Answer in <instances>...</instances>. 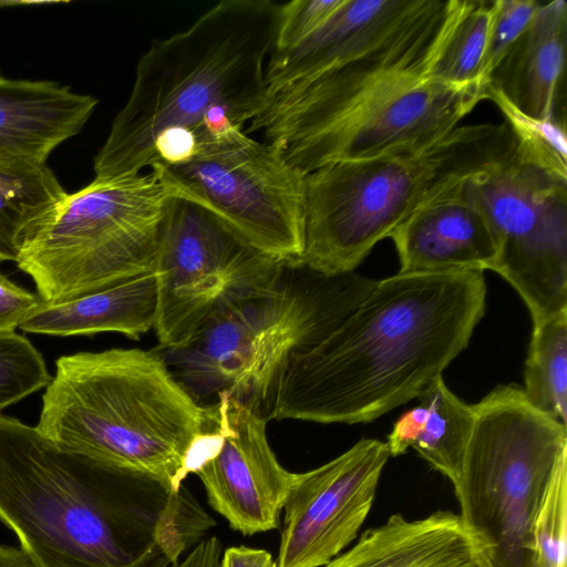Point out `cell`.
I'll return each instance as SVG.
<instances>
[{
	"label": "cell",
	"instance_id": "6da1fadb",
	"mask_svg": "<svg viewBox=\"0 0 567 567\" xmlns=\"http://www.w3.org/2000/svg\"><path fill=\"white\" fill-rule=\"evenodd\" d=\"M486 290L478 269L378 280L334 330L289 355L268 419L368 423L416 399L468 346Z\"/></svg>",
	"mask_w": 567,
	"mask_h": 567
},
{
	"label": "cell",
	"instance_id": "7a4b0ae2",
	"mask_svg": "<svg viewBox=\"0 0 567 567\" xmlns=\"http://www.w3.org/2000/svg\"><path fill=\"white\" fill-rule=\"evenodd\" d=\"M0 520L32 567H171L214 519L168 492L0 413Z\"/></svg>",
	"mask_w": 567,
	"mask_h": 567
},
{
	"label": "cell",
	"instance_id": "3957f363",
	"mask_svg": "<svg viewBox=\"0 0 567 567\" xmlns=\"http://www.w3.org/2000/svg\"><path fill=\"white\" fill-rule=\"evenodd\" d=\"M279 8L271 0H223L186 30L153 41L94 157V179L174 163L198 137L254 120L269 99L265 73Z\"/></svg>",
	"mask_w": 567,
	"mask_h": 567
},
{
	"label": "cell",
	"instance_id": "277c9868",
	"mask_svg": "<svg viewBox=\"0 0 567 567\" xmlns=\"http://www.w3.org/2000/svg\"><path fill=\"white\" fill-rule=\"evenodd\" d=\"M35 429L168 492L183 487L218 440L216 405L199 404L164 355L140 348L61 355Z\"/></svg>",
	"mask_w": 567,
	"mask_h": 567
},
{
	"label": "cell",
	"instance_id": "5b68a950",
	"mask_svg": "<svg viewBox=\"0 0 567 567\" xmlns=\"http://www.w3.org/2000/svg\"><path fill=\"white\" fill-rule=\"evenodd\" d=\"M515 145L506 122L458 125L421 148L305 175L301 266L326 276L354 271L416 209L503 162Z\"/></svg>",
	"mask_w": 567,
	"mask_h": 567
},
{
	"label": "cell",
	"instance_id": "8992f818",
	"mask_svg": "<svg viewBox=\"0 0 567 567\" xmlns=\"http://www.w3.org/2000/svg\"><path fill=\"white\" fill-rule=\"evenodd\" d=\"M296 268L270 290L227 308L186 346L165 350L166 363L196 400L227 392L262 409L289 355L334 330L378 281L306 267L295 275Z\"/></svg>",
	"mask_w": 567,
	"mask_h": 567
},
{
	"label": "cell",
	"instance_id": "52a82bcc",
	"mask_svg": "<svg viewBox=\"0 0 567 567\" xmlns=\"http://www.w3.org/2000/svg\"><path fill=\"white\" fill-rule=\"evenodd\" d=\"M456 481L458 516L491 567H536L532 527L563 452L567 429L534 408L523 389L501 384L473 405Z\"/></svg>",
	"mask_w": 567,
	"mask_h": 567
},
{
	"label": "cell",
	"instance_id": "ba28073f",
	"mask_svg": "<svg viewBox=\"0 0 567 567\" xmlns=\"http://www.w3.org/2000/svg\"><path fill=\"white\" fill-rule=\"evenodd\" d=\"M171 190L151 171L69 194L17 260L44 302L114 286L154 269Z\"/></svg>",
	"mask_w": 567,
	"mask_h": 567
},
{
	"label": "cell",
	"instance_id": "9c48e42d",
	"mask_svg": "<svg viewBox=\"0 0 567 567\" xmlns=\"http://www.w3.org/2000/svg\"><path fill=\"white\" fill-rule=\"evenodd\" d=\"M151 171L212 212L254 249L301 267L305 175L272 143L229 126L196 140L184 158Z\"/></svg>",
	"mask_w": 567,
	"mask_h": 567
},
{
	"label": "cell",
	"instance_id": "30bf717a",
	"mask_svg": "<svg viewBox=\"0 0 567 567\" xmlns=\"http://www.w3.org/2000/svg\"><path fill=\"white\" fill-rule=\"evenodd\" d=\"M288 267L247 245L204 206L171 192L153 269L159 347L186 346L234 303L274 288Z\"/></svg>",
	"mask_w": 567,
	"mask_h": 567
},
{
	"label": "cell",
	"instance_id": "8fae6325",
	"mask_svg": "<svg viewBox=\"0 0 567 567\" xmlns=\"http://www.w3.org/2000/svg\"><path fill=\"white\" fill-rule=\"evenodd\" d=\"M466 0H439L370 52L269 94L245 133L260 131L287 159L399 89L430 75Z\"/></svg>",
	"mask_w": 567,
	"mask_h": 567
},
{
	"label": "cell",
	"instance_id": "7c38bea8",
	"mask_svg": "<svg viewBox=\"0 0 567 567\" xmlns=\"http://www.w3.org/2000/svg\"><path fill=\"white\" fill-rule=\"evenodd\" d=\"M462 186L493 233L491 270L518 292L533 323L567 310V179L515 145L503 162Z\"/></svg>",
	"mask_w": 567,
	"mask_h": 567
},
{
	"label": "cell",
	"instance_id": "4fadbf2b",
	"mask_svg": "<svg viewBox=\"0 0 567 567\" xmlns=\"http://www.w3.org/2000/svg\"><path fill=\"white\" fill-rule=\"evenodd\" d=\"M390 458L362 439L328 463L296 473L284 506L277 567H322L359 537Z\"/></svg>",
	"mask_w": 567,
	"mask_h": 567
},
{
	"label": "cell",
	"instance_id": "5bb4252c",
	"mask_svg": "<svg viewBox=\"0 0 567 567\" xmlns=\"http://www.w3.org/2000/svg\"><path fill=\"white\" fill-rule=\"evenodd\" d=\"M216 399L218 440L195 468L209 505L244 535L279 526L296 473L277 460L262 409L227 392Z\"/></svg>",
	"mask_w": 567,
	"mask_h": 567
},
{
	"label": "cell",
	"instance_id": "9a60e30c",
	"mask_svg": "<svg viewBox=\"0 0 567 567\" xmlns=\"http://www.w3.org/2000/svg\"><path fill=\"white\" fill-rule=\"evenodd\" d=\"M439 0H343L315 32L266 65L268 95L295 81L359 58L430 12Z\"/></svg>",
	"mask_w": 567,
	"mask_h": 567
},
{
	"label": "cell",
	"instance_id": "2e32d148",
	"mask_svg": "<svg viewBox=\"0 0 567 567\" xmlns=\"http://www.w3.org/2000/svg\"><path fill=\"white\" fill-rule=\"evenodd\" d=\"M462 185L423 205L392 231L399 272L492 269L493 233Z\"/></svg>",
	"mask_w": 567,
	"mask_h": 567
},
{
	"label": "cell",
	"instance_id": "e0dca14e",
	"mask_svg": "<svg viewBox=\"0 0 567 567\" xmlns=\"http://www.w3.org/2000/svg\"><path fill=\"white\" fill-rule=\"evenodd\" d=\"M483 548L458 514L409 519L395 513L322 567H473Z\"/></svg>",
	"mask_w": 567,
	"mask_h": 567
},
{
	"label": "cell",
	"instance_id": "ac0fdd59",
	"mask_svg": "<svg viewBox=\"0 0 567 567\" xmlns=\"http://www.w3.org/2000/svg\"><path fill=\"white\" fill-rule=\"evenodd\" d=\"M97 103L58 82L0 75V162L47 164L55 147L80 133Z\"/></svg>",
	"mask_w": 567,
	"mask_h": 567
},
{
	"label": "cell",
	"instance_id": "d6986e66",
	"mask_svg": "<svg viewBox=\"0 0 567 567\" xmlns=\"http://www.w3.org/2000/svg\"><path fill=\"white\" fill-rule=\"evenodd\" d=\"M567 3H542L526 30L493 71L487 86L537 118H556L566 62Z\"/></svg>",
	"mask_w": 567,
	"mask_h": 567
},
{
	"label": "cell",
	"instance_id": "ffe728a7",
	"mask_svg": "<svg viewBox=\"0 0 567 567\" xmlns=\"http://www.w3.org/2000/svg\"><path fill=\"white\" fill-rule=\"evenodd\" d=\"M155 318L156 278L152 270L71 299L42 301L19 329L58 337L116 332L137 340L154 329Z\"/></svg>",
	"mask_w": 567,
	"mask_h": 567
},
{
	"label": "cell",
	"instance_id": "44dd1931",
	"mask_svg": "<svg viewBox=\"0 0 567 567\" xmlns=\"http://www.w3.org/2000/svg\"><path fill=\"white\" fill-rule=\"evenodd\" d=\"M419 404L393 424L385 442L390 456L413 449L452 484L456 481L474 421L473 405L457 398L443 377L434 379L416 398Z\"/></svg>",
	"mask_w": 567,
	"mask_h": 567
},
{
	"label": "cell",
	"instance_id": "7402d4cb",
	"mask_svg": "<svg viewBox=\"0 0 567 567\" xmlns=\"http://www.w3.org/2000/svg\"><path fill=\"white\" fill-rule=\"evenodd\" d=\"M66 195L47 164L0 162V261L17 262L25 240Z\"/></svg>",
	"mask_w": 567,
	"mask_h": 567
},
{
	"label": "cell",
	"instance_id": "603a6c76",
	"mask_svg": "<svg viewBox=\"0 0 567 567\" xmlns=\"http://www.w3.org/2000/svg\"><path fill=\"white\" fill-rule=\"evenodd\" d=\"M523 392L544 414L567 421V310L533 323Z\"/></svg>",
	"mask_w": 567,
	"mask_h": 567
},
{
	"label": "cell",
	"instance_id": "cb8c5ba5",
	"mask_svg": "<svg viewBox=\"0 0 567 567\" xmlns=\"http://www.w3.org/2000/svg\"><path fill=\"white\" fill-rule=\"evenodd\" d=\"M492 14L493 1L467 0L431 69V78L452 84H480Z\"/></svg>",
	"mask_w": 567,
	"mask_h": 567
},
{
	"label": "cell",
	"instance_id": "d4e9b609",
	"mask_svg": "<svg viewBox=\"0 0 567 567\" xmlns=\"http://www.w3.org/2000/svg\"><path fill=\"white\" fill-rule=\"evenodd\" d=\"M486 99L495 103L503 113L516 146L532 161L567 179L565 123L558 118L543 120L527 115L492 86H486Z\"/></svg>",
	"mask_w": 567,
	"mask_h": 567
},
{
	"label": "cell",
	"instance_id": "484cf974",
	"mask_svg": "<svg viewBox=\"0 0 567 567\" xmlns=\"http://www.w3.org/2000/svg\"><path fill=\"white\" fill-rule=\"evenodd\" d=\"M536 567H567V451L545 489L532 527Z\"/></svg>",
	"mask_w": 567,
	"mask_h": 567
},
{
	"label": "cell",
	"instance_id": "4316f807",
	"mask_svg": "<svg viewBox=\"0 0 567 567\" xmlns=\"http://www.w3.org/2000/svg\"><path fill=\"white\" fill-rule=\"evenodd\" d=\"M37 348L17 332L0 333V413L51 382Z\"/></svg>",
	"mask_w": 567,
	"mask_h": 567
},
{
	"label": "cell",
	"instance_id": "83f0119b",
	"mask_svg": "<svg viewBox=\"0 0 567 567\" xmlns=\"http://www.w3.org/2000/svg\"><path fill=\"white\" fill-rule=\"evenodd\" d=\"M538 1L494 0L493 14L480 71V84L487 86L489 78L506 53L532 21Z\"/></svg>",
	"mask_w": 567,
	"mask_h": 567
},
{
	"label": "cell",
	"instance_id": "f1b7e54d",
	"mask_svg": "<svg viewBox=\"0 0 567 567\" xmlns=\"http://www.w3.org/2000/svg\"><path fill=\"white\" fill-rule=\"evenodd\" d=\"M343 0H295L280 4L272 50H286L321 27Z\"/></svg>",
	"mask_w": 567,
	"mask_h": 567
},
{
	"label": "cell",
	"instance_id": "f546056e",
	"mask_svg": "<svg viewBox=\"0 0 567 567\" xmlns=\"http://www.w3.org/2000/svg\"><path fill=\"white\" fill-rule=\"evenodd\" d=\"M42 302L0 271V333L14 332Z\"/></svg>",
	"mask_w": 567,
	"mask_h": 567
},
{
	"label": "cell",
	"instance_id": "4dcf8cb0",
	"mask_svg": "<svg viewBox=\"0 0 567 567\" xmlns=\"http://www.w3.org/2000/svg\"><path fill=\"white\" fill-rule=\"evenodd\" d=\"M220 567H277V565L272 556L264 549L238 546L225 550Z\"/></svg>",
	"mask_w": 567,
	"mask_h": 567
},
{
	"label": "cell",
	"instance_id": "1f68e13d",
	"mask_svg": "<svg viewBox=\"0 0 567 567\" xmlns=\"http://www.w3.org/2000/svg\"><path fill=\"white\" fill-rule=\"evenodd\" d=\"M0 567H32V563L21 547L0 545Z\"/></svg>",
	"mask_w": 567,
	"mask_h": 567
},
{
	"label": "cell",
	"instance_id": "d6a6232c",
	"mask_svg": "<svg viewBox=\"0 0 567 567\" xmlns=\"http://www.w3.org/2000/svg\"><path fill=\"white\" fill-rule=\"evenodd\" d=\"M473 567H491L485 557H483L475 566Z\"/></svg>",
	"mask_w": 567,
	"mask_h": 567
},
{
	"label": "cell",
	"instance_id": "836d02e7",
	"mask_svg": "<svg viewBox=\"0 0 567 567\" xmlns=\"http://www.w3.org/2000/svg\"><path fill=\"white\" fill-rule=\"evenodd\" d=\"M1 75V74H0Z\"/></svg>",
	"mask_w": 567,
	"mask_h": 567
}]
</instances>
